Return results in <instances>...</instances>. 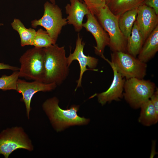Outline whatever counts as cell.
Instances as JSON below:
<instances>
[{
    "label": "cell",
    "instance_id": "27",
    "mask_svg": "<svg viewBox=\"0 0 158 158\" xmlns=\"http://www.w3.org/2000/svg\"><path fill=\"white\" fill-rule=\"evenodd\" d=\"M51 3L53 4H56V1L55 0H49Z\"/></svg>",
    "mask_w": 158,
    "mask_h": 158
},
{
    "label": "cell",
    "instance_id": "7",
    "mask_svg": "<svg viewBox=\"0 0 158 158\" xmlns=\"http://www.w3.org/2000/svg\"><path fill=\"white\" fill-rule=\"evenodd\" d=\"M44 13L42 17L32 20V27L36 28L43 27L50 37L56 41L63 27L67 24L66 18H63L61 8L56 4L46 1L44 4Z\"/></svg>",
    "mask_w": 158,
    "mask_h": 158
},
{
    "label": "cell",
    "instance_id": "17",
    "mask_svg": "<svg viewBox=\"0 0 158 158\" xmlns=\"http://www.w3.org/2000/svg\"><path fill=\"white\" fill-rule=\"evenodd\" d=\"M139 122L143 125L149 126L156 124L158 121L157 114L150 99L146 101L140 106Z\"/></svg>",
    "mask_w": 158,
    "mask_h": 158
},
{
    "label": "cell",
    "instance_id": "12",
    "mask_svg": "<svg viewBox=\"0 0 158 158\" xmlns=\"http://www.w3.org/2000/svg\"><path fill=\"white\" fill-rule=\"evenodd\" d=\"M86 16L87 21L83 23V27L94 37L96 43V46L94 47L95 53L101 56L103 54L105 47L109 45V36L95 15L90 12Z\"/></svg>",
    "mask_w": 158,
    "mask_h": 158
},
{
    "label": "cell",
    "instance_id": "20",
    "mask_svg": "<svg viewBox=\"0 0 158 158\" xmlns=\"http://www.w3.org/2000/svg\"><path fill=\"white\" fill-rule=\"evenodd\" d=\"M138 12V8L128 11L119 16L118 23L120 29L127 40L130 35Z\"/></svg>",
    "mask_w": 158,
    "mask_h": 158
},
{
    "label": "cell",
    "instance_id": "26",
    "mask_svg": "<svg viewBox=\"0 0 158 158\" xmlns=\"http://www.w3.org/2000/svg\"><path fill=\"white\" fill-rule=\"evenodd\" d=\"M2 69L11 70L14 71H18L19 68L17 67L12 66L4 63H0V70Z\"/></svg>",
    "mask_w": 158,
    "mask_h": 158
},
{
    "label": "cell",
    "instance_id": "2",
    "mask_svg": "<svg viewBox=\"0 0 158 158\" xmlns=\"http://www.w3.org/2000/svg\"><path fill=\"white\" fill-rule=\"evenodd\" d=\"M44 75L43 83L61 85L69 73L64 46L55 44L44 48Z\"/></svg>",
    "mask_w": 158,
    "mask_h": 158
},
{
    "label": "cell",
    "instance_id": "5",
    "mask_svg": "<svg viewBox=\"0 0 158 158\" xmlns=\"http://www.w3.org/2000/svg\"><path fill=\"white\" fill-rule=\"evenodd\" d=\"M153 82L143 79L132 78L126 79L124 83L123 97L133 108H140L150 98L155 90Z\"/></svg>",
    "mask_w": 158,
    "mask_h": 158
},
{
    "label": "cell",
    "instance_id": "18",
    "mask_svg": "<svg viewBox=\"0 0 158 158\" xmlns=\"http://www.w3.org/2000/svg\"><path fill=\"white\" fill-rule=\"evenodd\" d=\"M144 42L135 21L130 35L127 39V52L136 57L139 54Z\"/></svg>",
    "mask_w": 158,
    "mask_h": 158
},
{
    "label": "cell",
    "instance_id": "14",
    "mask_svg": "<svg viewBox=\"0 0 158 158\" xmlns=\"http://www.w3.org/2000/svg\"><path fill=\"white\" fill-rule=\"evenodd\" d=\"M65 8L68 15L66 19L67 24L72 25L75 30L80 32L83 27V20L84 16L90 12L85 3L80 0H70Z\"/></svg>",
    "mask_w": 158,
    "mask_h": 158
},
{
    "label": "cell",
    "instance_id": "23",
    "mask_svg": "<svg viewBox=\"0 0 158 158\" xmlns=\"http://www.w3.org/2000/svg\"><path fill=\"white\" fill-rule=\"evenodd\" d=\"M108 0H85L84 2L89 8L90 13L96 15L99 10L106 4Z\"/></svg>",
    "mask_w": 158,
    "mask_h": 158
},
{
    "label": "cell",
    "instance_id": "13",
    "mask_svg": "<svg viewBox=\"0 0 158 158\" xmlns=\"http://www.w3.org/2000/svg\"><path fill=\"white\" fill-rule=\"evenodd\" d=\"M135 21L145 42L158 25V15L152 8L143 4L138 8Z\"/></svg>",
    "mask_w": 158,
    "mask_h": 158
},
{
    "label": "cell",
    "instance_id": "9",
    "mask_svg": "<svg viewBox=\"0 0 158 158\" xmlns=\"http://www.w3.org/2000/svg\"><path fill=\"white\" fill-rule=\"evenodd\" d=\"M85 44L82 41L79 34H78L76 42L75 50L73 53L70 52L69 56L67 57L68 66L69 67L73 61L77 60L79 63L80 68L79 78L77 81V85L75 90L76 91L78 87L82 85V78L85 72L90 70L87 68V66L92 70L97 71L95 69L98 61V59L95 57L85 55L83 53Z\"/></svg>",
    "mask_w": 158,
    "mask_h": 158
},
{
    "label": "cell",
    "instance_id": "28",
    "mask_svg": "<svg viewBox=\"0 0 158 158\" xmlns=\"http://www.w3.org/2000/svg\"><path fill=\"white\" fill-rule=\"evenodd\" d=\"M81 0V1H83V0Z\"/></svg>",
    "mask_w": 158,
    "mask_h": 158
},
{
    "label": "cell",
    "instance_id": "19",
    "mask_svg": "<svg viewBox=\"0 0 158 158\" xmlns=\"http://www.w3.org/2000/svg\"><path fill=\"white\" fill-rule=\"evenodd\" d=\"M13 29L18 33L22 47L33 45L36 31L31 28H26L20 20L15 18L11 23Z\"/></svg>",
    "mask_w": 158,
    "mask_h": 158
},
{
    "label": "cell",
    "instance_id": "15",
    "mask_svg": "<svg viewBox=\"0 0 158 158\" xmlns=\"http://www.w3.org/2000/svg\"><path fill=\"white\" fill-rule=\"evenodd\" d=\"M158 51V25L145 40L137 58L146 63L154 57Z\"/></svg>",
    "mask_w": 158,
    "mask_h": 158
},
{
    "label": "cell",
    "instance_id": "10",
    "mask_svg": "<svg viewBox=\"0 0 158 158\" xmlns=\"http://www.w3.org/2000/svg\"><path fill=\"white\" fill-rule=\"evenodd\" d=\"M111 66L114 73L111 84L107 90L102 93L95 94L92 97L96 96L98 101L102 106L113 101H119L123 97L124 86L126 80L117 71L114 64L103 54L100 56Z\"/></svg>",
    "mask_w": 158,
    "mask_h": 158
},
{
    "label": "cell",
    "instance_id": "6",
    "mask_svg": "<svg viewBox=\"0 0 158 158\" xmlns=\"http://www.w3.org/2000/svg\"><path fill=\"white\" fill-rule=\"evenodd\" d=\"M111 58L117 71L126 79H143L146 75L147 64L127 52H113Z\"/></svg>",
    "mask_w": 158,
    "mask_h": 158
},
{
    "label": "cell",
    "instance_id": "22",
    "mask_svg": "<svg viewBox=\"0 0 158 158\" xmlns=\"http://www.w3.org/2000/svg\"><path fill=\"white\" fill-rule=\"evenodd\" d=\"M19 78V71H14L11 75H3L0 78V89L3 91L16 90V83Z\"/></svg>",
    "mask_w": 158,
    "mask_h": 158
},
{
    "label": "cell",
    "instance_id": "24",
    "mask_svg": "<svg viewBox=\"0 0 158 158\" xmlns=\"http://www.w3.org/2000/svg\"><path fill=\"white\" fill-rule=\"evenodd\" d=\"M150 100L156 112L158 114V90L156 88L151 96Z\"/></svg>",
    "mask_w": 158,
    "mask_h": 158
},
{
    "label": "cell",
    "instance_id": "25",
    "mask_svg": "<svg viewBox=\"0 0 158 158\" xmlns=\"http://www.w3.org/2000/svg\"><path fill=\"white\" fill-rule=\"evenodd\" d=\"M144 4L152 8L158 15V0H145Z\"/></svg>",
    "mask_w": 158,
    "mask_h": 158
},
{
    "label": "cell",
    "instance_id": "4",
    "mask_svg": "<svg viewBox=\"0 0 158 158\" xmlns=\"http://www.w3.org/2000/svg\"><path fill=\"white\" fill-rule=\"evenodd\" d=\"M100 23L109 38V46L113 51L127 52V40L121 32L118 23V16L114 14L106 5L96 15Z\"/></svg>",
    "mask_w": 158,
    "mask_h": 158
},
{
    "label": "cell",
    "instance_id": "1",
    "mask_svg": "<svg viewBox=\"0 0 158 158\" xmlns=\"http://www.w3.org/2000/svg\"><path fill=\"white\" fill-rule=\"evenodd\" d=\"M59 103V99L54 97L47 99L42 106L53 126L57 132L62 131L71 126L86 125L90 122L89 119L77 114L79 105H73L65 110L61 109Z\"/></svg>",
    "mask_w": 158,
    "mask_h": 158
},
{
    "label": "cell",
    "instance_id": "21",
    "mask_svg": "<svg viewBox=\"0 0 158 158\" xmlns=\"http://www.w3.org/2000/svg\"><path fill=\"white\" fill-rule=\"evenodd\" d=\"M56 42L46 31L40 28L36 32L33 45L37 48H44L55 44Z\"/></svg>",
    "mask_w": 158,
    "mask_h": 158
},
{
    "label": "cell",
    "instance_id": "3",
    "mask_svg": "<svg viewBox=\"0 0 158 158\" xmlns=\"http://www.w3.org/2000/svg\"><path fill=\"white\" fill-rule=\"evenodd\" d=\"M44 56V48L34 47L27 50L19 59V77L43 83Z\"/></svg>",
    "mask_w": 158,
    "mask_h": 158
},
{
    "label": "cell",
    "instance_id": "16",
    "mask_svg": "<svg viewBox=\"0 0 158 158\" xmlns=\"http://www.w3.org/2000/svg\"><path fill=\"white\" fill-rule=\"evenodd\" d=\"M145 0H108L106 5L114 15L120 16L124 13L138 8Z\"/></svg>",
    "mask_w": 158,
    "mask_h": 158
},
{
    "label": "cell",
    "instance_id": "11",
    "mask_svg": "<svg viewBox=\"0 0 158 158\" xmlns=\"http://www.w3.org/2000/svg\"><path fill=\"white\" fill-rule=\"evenodd\" d=\"M57 86L54 83H45L37 81L27 82L23 80L18 79L16 90L22 95V100L25 104L27 116L28 119L30 118V113L31 109V99L35 94L40 91L45 92L52 91L55 89Z\"/></svg>",
    "mask_w": 158,
    "mask_h": 158
},
{
    "label": "cell",
    "instance_id": "8",
    "mask_svg": "<svg viewBox=\"0 0 158 158\" xmlns=\"http://www.w3.org/2000/svg\"><path fill=\"white\" fill-rule=\"evenodd\" d=\"M19 149L30 151L33 150L31 141L22 127L7 128L0 133V155L8 158L14 151Z\"/></svg>",
    "mask_w": 158,
    "mask_h": 158
}]
</instances>
